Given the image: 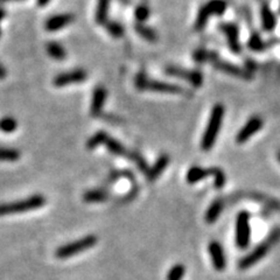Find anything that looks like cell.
Segmentation results:
<instances>
[{
    "instance_id": "obj_26",
    "label": "cell",
    "mask_w": 280,
    "mask_h": 280,
    "mask_svg": "<svg viewBox=\"0 0 280 280\" xmlns=\"http://www.w3.org/2000/svg\"><path fill=\"white\" fill-rule=\"evenodd\" d=\"M21 157V153L16 149H8V147H0V161L6 163H14Z\"/></svg>"
},
{
    "instance_id": "obj_12",
    "label": "cell",
    "mask_w": 280,
    "mask_h": 280,
    "mask_svg": "<svg viewBox=\"0 0 280 280\" xmlns=\"http://www.w3.org/2000/svg\"><path fill=\"white\" fill-rule=\"evenodd\" d=\"M108 91L103 85H98L93 91V98L90 104V113L93 117H101L105 102H107Z\"/></svg>"
},
{
    "instance_id": "obj_9",
    "label": "cell",
    "mask_w": 280,
    "mask_h": 280,
    "mask_svg": "<svg viewBox=\"0 0 280 280\" xmlns=\"http://www.w3.org/2000/svg\"><path fill=\"white\" fill-rule=\"evenodd\" d=\"M88 78V74L83 69H75L70 70L67 73H61L57 76H55V78L53 79V84L56 88H62L67 87V85L75 84V83H81L84 82Z\"/></svg>"
},
{
    "instance_id": "obj_4",
    "label": "cell",
    "mask_w": 280,
    "mask_h": 280,
    "mask_svg": "<svg viewBox=\"0 0 280 280\" xmlns=\"http://www.w3.org/2000/svg\"><path fill=\"white\" fill-rule=\"evenodd\" d=\"M96 243H97V237L95 235L85 236V237L81 238V240L72 242V243L67 244V245L58 247V249L56 250L55 256L60 259L73 257V256L78 255V253H81L82 251H85V250L95 246Z\"/></svg>"
},
{
    "instance_id": "obj_11",
    "label": "cell",
    "mask_w": 280,
    "mask_h": 280,
    "mask_svg": "<svg viewBox=\"0 0 280 280\" xmlns=\"http://www.w3.org/2000/svg\"><path fill=\"white\" fill-rule=\"evenodd\" d=\"M214 68L221 70V72L229 74V75L235 76V77L242 78V79H251L252 78V74L251 72H249L247 69H243V68L236 66L234 63H230V62L222 61L220 57L215 58V60L211 62Z\"/></svg>"
},
{
    "instance_id": "obj_30",
    "label": "cell",
    "mask_w": 280,
    "mask_h": 280,
    "mask_svg": "<svg viewBox=\"0 0 280 280\" xmlns=\"http://www.w3.org/2000/svg\"><path fill=\"white\" fill-rule=\"evenodd\" d=\"M128 157L130 158V160H132L135 165H137V167L139 168V170H141V172L145 174V175H147V173H149V167L145 161V159L141 157L139 153L134 152V151L129 152Z\"/></svg>"
},
{
    "instance_id": "obj_25",
    "label": "cell",
    "mask_w": 280,
    "mask_h": 280,
    "mask_svg": "<svg viewBox=\"0 0 280 280\" xmlns=\"http://www.w3.org/2000/svg\"><path fill=\"white\" fill-rule=\"evenodd\" d=\"M109 199V194L105 190L103 189H93L87 191V193L83 195V200L85 202H103L107 201Z\"/></svg>"
},
{
    "instance_id": "obj_22",
    "label": "cell",
    "mask_w": 280,
    "mask_h": 280,
    "mask_svg": "<svg viewBox=\"0 0 280 280\" xmlns=\"http://www.w3.org/2000/svg\"><path fill=\"white\" fill-rule=\"evenodd\" d=\"M109 7H110V0H98L95 14V20L98 25H105L108 22Z\"/></svg>"
},
{
    "instance_id": "obj_36",
    "label": "cell",
    "mask_w": 280,
    "mask_h": 280,
    "mask_svg": "<svg viewBox=\"0 0 280 280\" xmlns=\"http://www.w3.org/2000/svg\"><path fill=\"white\" fill-rule=\"evenodd\" d=\"M51 2V0H37V4L40 6V7H43V6H47Z\"/></svg>"
},
{
    "instance_id": "obj_21",
    "label": "cell",
    "mask_w": 280,
    "mask_h": 280,
    "mask_svg": "<svg viewBox=\"0 0 280 280\" xmlns=\"http://www.w3.org/2000/svg\"><path fill=\"white\" fill-rule=\"evenodd\" d=\"M134 31L137 32V34H139L143 39H145L149 42H155L158 40L157 32L154 29L146 26L145 23L141 22H135L134 23Z\"/></svg>"
},
{
    "instance_id": "obj_33",
    "label": "cell",
    "mask_w": 280,
    "mask_h": 280,
    "mask_svg": "<svg viewBox=\"0 0 280 280\" xmlns=\"http://www.w3.org/2000/svg\"><path fill=\"white\" fill-rule=\"evenodd\" d=\"M185 273H186V269L184 265L176 264V265H174L172 269L168 271L166 279L167 280H182Z\"/></svg>"
},
{
    "instance_id": "obj_20",
    "label": "cell",
    "mask_w": 280,
    "mask_h": 280,
    "mask_svg": "<svg viewBox=\"0 0 280 280\" xmlns=\"http://www.w3.org/2000/svg\"><path fill=\"white\" fill-rule=\"evenodd\" d=\"M205 6L207 7L210 16L222 17L228 8V2H226V0H209Z\"/></svg>"
},
{
    "instance_id": "obj_24",
    "label": "cell",
    "mask_w": 280,
    "mask_h": 280,
    "mask_svg": "<svg viewBox=\"0 0 280 280\" xmlns=\"http://www.w3.org/2000/svg\"><path fill=\"white\" fill-rule=\"evenodd\" d=\"M217 56H219L217 53L210 52L205 48H199L194 52L193 58L194 61L197 62V63H205V62H210L211 63Z\"/></svg>"
},
{
    "instance_id": "obj_13",
    "label": "cell",
    "mask_w": 280,
    "mask_h": 280,
    "mask_svg": "<svg viewBox=\"0 0 280 280\" xmlns=\"http://www.w3.org/2000/svg\"><path fill=\"white\" fill-rule=\"evenodd\" d=\"M75 17L72 13H62V14H56L47 19L45 22V29L48 32H57L61 31L62 28L67 27L68 25H70Z\"/></svg>"
},
{
    "instance_id": "obj_7",
    "label": "cell",
    "mask_w": 280,
    "mask_h": 280,
    "mask_svg": "<svg viewBox=\"0 0 280 280\" xmlns=\"http://www.w3.org/2000/svg\"><path fill=\"white\" fill-rule=\"evenodd\" d=\"M273 245H275V244H273L270 238L267 237L266 240H265L263 243L259 244V245L256 247L252 252H250L249 255H246L243 259H241L240 264H238L240 269L246 270V269H249V267L253 266L255 264H257L261 259H263L265 256H266V253L269 252L270 247H272Z\"/></svg>"
},
{
    "instance_id": "obj_8",
    "label": "cell",
    "mask_w": 280,
    "mask_h": 280,
    "mask_svg": "<svg viewBox=\"0 0 280 280\" xmlns=\"http://www.w3.org/2000/svg\"><path fill=\"white\" fill-rule=\"evenodd\" d=\"M219 29L226 37L230 51L235 54H240L242 47L238 40V34H240V27L237 23L234 22H221L219 25Z\"/></svg>"
},
{
    "instance_id": "obj_19",
    "label": "cell",
    "mask_w": 280,
    "mask_h": 280,
    "mask_svg": "<svg viewBox=\"0 0 280 280\" xmlns=\"http://www.w3.org/2000/svg\"><path fill=\"white\" fill-rule=\"evenodd\" d=\"M224 208V203L221 199L215 200V201L209 205L207 213H205V219L208 223H214L215 221H217V219L220 217L221 213H222Z\"/></svg>"
},
{
    "instance_id": "obj_27",
    "label": "cell",
    "mask_w": 280,
    "mask_h": 280,
    "mask_svg": "<svg viewBox=\"0 0 280 280\" xmlns=\"http://www.w3.org/2000/svg\"><path fill=\"white\" fill-rule=\"evenodd\" d=\"M105 146H107L109 152L112 153V154H114V155H129L128 149H126L125 147H124L122 144L119 143V141L113 139V138L109 137L107 143H105Z\"/></svg>"
},
{
    "instance_id": "obj_32",
    "label": "cell",
    "mask_w": 280,
    "mask_h": 280,
    "mask_svg": "<svg viewBox=\"0 0 280 280\" xmlns=\"http://www.w3.org/2000/svg\"><path fill=\"white\" fill-rule=\"evenodd\" d=\"M18 128V123L14 118L12 117H5L0 119V130L5 133H12Z\"/></svg>"
},
{
    "instance_id": "obj_2",
    "label": "cell",
    "mask_w": 280,
    "mask_h": 280,
    "mask_svg": "<svg viewBox=\"0 0 280 280\" xmlns=\"http://www.w3.org/2000/svg\"><path fill=\"white\" fill-rule=\"evenodd\" d=\"M224 112L225 109L222 104H216L211 110L210 117H209V122L207 128H205V133L202 135L201 140V149L202 151L208 152L213 149L217 139V135L220 133L221 125H222V120L224 117Z\"/></svg>"
},
{
    "instance_id": "obj_1",
    "label": "cell",
    "mask_w": 280,
    "mask_h": 280,
    "mask_svg": "<svg viewBox=\"0 0 280 280\" xmlns=\"http://www.w3.org/2000/svg\"><path fill=\"white\" fill-rule=\"evenodd\" d=\"M135 88L139 90H149V91H157V93H173V95H181L185 97H191L193 93L190 90L186 89L180 85L167 83L163 81H155L151 79L146 76L145 73H138L134 78Z\"/></svg>"
},
{
    "instance_id": "obj_28",
    "label": "cell",
    "mask_w": 280,
    "mask_h": 280,
    "mask_svg": "<svg viewBox=\"0 0 280 280\" xmlns=\"http://www.w3.org/2000/svg\"><path fill=\"white\" fill-rule=\"evenodd\" d=\"M105 29L114 39H120V37H123L124 33H125L124 26L118 21H108L105 23Z\"/></svg>"
},
{
    "instance_id": "obj_10",
    "label": "cell",
    "mask_w": 280,
    "mask_h": 280,
    "mask_svg": "<svg viewBox=\"0 0 280 280\" xmlns=\"http://www.w3.org/2000/svg\"><path fill=\"white\" fill-rule=\"evenodd\" d=\"M264 126V120L261 117L253 116L247 120L245 125L240 130L237 135H236V141L237 144L246 143L252 135H255L257 132Z\"/></svg>"
},
{
    "instance_id": "obj_31",
    "label": "cell",
    "mask_w": 280,
    "mask_h": 280,
    "mask_svg": "<svg viewBox=\"0 0 280 280\" xmlns=\"http://www.w3.org/2000/svg\"><path fill=\"white\" fill-rule=\"evenodd\" d=\"M151 16V10L146 4H140L135 7L134 10V17L137 19V22L144 23Z\"/></svg>"
},
{
    "instance_id": "obj_3",
    "label": "cell",
    "mask_w": 280,
    "mask_h": 280,
    "mask_svg": "<svg viewBox=\"0 0 280 280\" xmlns=\"http://www.w3.org/2000/svg\"><path fill=\"white\" fill-rule=\"evenodd\" d=\"M46 203V199L42 195H33L28 199L16 201L11 203H4L0 205V216H7L18 213H25V211L35 210L43 207Z\"/></svg>"
},
{
    "instance_id": "obj_6",
    "label": "cell",
    "mask_w": 280,
    "mask_h": 280,
    "mask_svg": "<svg viewBox=\"0 0 280 280\" xmlns=\"http://www.w3.org/2000/svg\"><path fill=\"white\" fill-rule=\"evenodd\" d=\"M165 73L169 76L188 81L193 87L200 88L203 84L202 73L199 70H187L178 66H168L165 68Z\"/></svg>"
},
{
    "instance_id": "obj_5",
    "label": "cell",
    "mask_w": 280,
    "mask_h": 280,
    "mask_svg": "<svg viewBox=\"0 0 280 280\" xmlns=\"http://www.w3.org/2000/svg\"><path fill=\"white\" fill-rule=\"evenodd\" d=\"M236 244L240 249H246L250 244V215L241 211L236 220Z\"/></svg>"
},
{
    "instance_id": "obj_38",
    "label": "cell",
    "mask_w": 280,
    "mask_h": 280,
    "mask_svg": "<svg viewBox=\"0 0 280 280\" xmlns=\"http://www.w3.org/2000/svg\"><path fill=\"white\" fill-rule=\"evenodd\" d=\"M119 2H122L123 5H126V6H129V5H131V0H118Z\"/></svg>"
},
{
    "instance_id": "obj_18",
    "label": "cell",
    "mask_w": 280,
    "mask_h": 280,
    "mask_svg": "<svg viewBox=\"0 0 280 280\" xmlns=\"http://www.w3.org/2000/svg\"><path fill=\"white\" fill-rule=\"evenodd\" d=\"M213 175V169H205V168H202L200 166H194L191 167L187 173V182L188 184H196V182L201 181L205 178H207L208 175Z\"/></svg>"
},
{
    "instance_id": "obj_23",
    "label": "cell",
    "mask_w": 280,
    "mask_h": 280,
    "mask_svg": "<svg viewBox=\"0 0 280 280\" xmlns=\"http://www.w3.org/2000/svg\"><path fill=\"white\" fill-rule=\"evenodd\" d=\"M46 49H47V53H48V55L56 61H62L67 57L66 49L63 48V46H62L61 43L55 42V41L49 42L48 45H47Z\"/></svg>"
},
{
    "instance_id": "obj_35",
    "label": "cell",
    "mask_w": 280,
    "mask_h": 280,
    "mask_svg": "<svg viewBox=\"0 0 280 280\" xmlns=\"http://www.w3.org/2000/svg\"><path fill=\"white\" fill-rule=\"evenodd\" d=\"M7 76V72H6L5 67L0 63V79H5Z\"/></svg>"
},
{
    "instance_id": "obj_15",
    "label": "cell",
    "mask_w": 280,
    "mask_h": 280,
    "mask_svg": "<svg viewBox=\"0 0 280 280\" xmlns=\"http://www.w3.org/2000/svg\"><path fill=\"white\" fill-rule=\"evenodd\" d=\"M261 25L265 32H272L276 28L277 25V18L276 14L271 10L269 2L265 1L261 2Z\"/></svg>"
},
{
    "instance_id": "obj_16",
    "label": "cell",
    "mask_w": 280,
    "mask_h": 280,
    "mask_svg": "<svg viewBox=\"0 0 280 280\" xmlns=\"http://www.w3.org/2000/svg\"><path fill=\"white\" fill-rule=\"evenodd\" d=\"M168 164H169V157H168L167 154H161L160 157L158 158V160L155 161L154 165L149 168V173H147L146 178L149 181H154V180H157L159 176L163 174V172L165 170V168L168 166Z\"/></svg>"
},
{
    "instance_id": "obj_41",
    "label": "cell",
    "mask_w": 280,
    "mask_h": 280,
    "mask_svg": "<svg viewBox=\"0 0 280 280\" xmlns=\"http://www.w3.org/2000/svg\"><path fill=\"white\" fill-rule=\"evenodd\" d=\"M259 1V4H261V2H263V1H265V0H258Z\"/></svg>"
},
{
    "instance_id": "obj_14",
    "label": "cell",
    "mask_w": 280,
    "mask_h": 280,
    "mask_svg": "<svg viewBox=\"0 0 280 280\" xmlns=\"http://www.w3.org/2000/svg\"><path fill=\"white\" fill-rule=\"evenodd\" d=\"M209 253H210L211 261L214 267L217 271H223L226 267V258L224 250L219 242H210L208 246Z\"/></svg>"
},
{
    "instance_id": "obj_37",
    "label": "cell",
    "mask_w": 280,
    "mask_h": 280,
    "mask_svg": "<svg viewBox=\"0 0 280 280\" xmlns=\"http://www.w3.org/2000/svg\"><path fill=\"white\" fill-rule=\"evenodd\" d=\"M5 16H6L5 10H4V8H2V7H0V23H1L2 19H4ZM0 33H1V31H0Z\"/></svg>"
},
{
    "instance_id": "obj_17",
    "label": "cell",
    "mask_w": 280,
    "mask_h": 280,
    "mask_svg": "<svg viewBox=\"0 0 280 280\" xmlns=\"http://www.w3.org/2000/svg\"><path fill=\"white\" fill-rule=\"evenodd\" d=\"M275 42H276V40H273V41L270 40V41H267V42H265L257 32H252L251 35H250L249 41H247V48L251 49V51L253 52H263L266 48H269V47L272 46Z\"/></svg>"
},
{
    "instance_id": "obj_39",
    "label": "cell",
    "mask_w": 280,
    "mask_h": 280,
    "mask_svg": "<svg viewBox=\"0 0 280 280\" xmlns=\"http://www.w3.org/2000/svg\"><path fill=\"white\" fill-rule=\"evenodd\" d=\"M6 1H20V0H0V2H6Z\"/></svg>"
},
{
    "instance_id": "obj_34",
    "label": "cell",
    "mask_w": 280,
    "mask_h": 280,
    "mask_svg": "<svg viewBox=\"0 0 280 280\" xmlns=\"http://www.w3.org/2000/svg\"><path fill=\"white\" fill-rule=\"evenodd\" d=\"M213 176H214V185L217 189H221L224 185H225L226 179H225V174L221 168L213 167Z\"/></svg>"
},
{
    "instance_id": "obj_29",
    "label": "cell",
    "mask_w": 280,
    "mask_h": 280,
    "mask_svg": "<svg viewBox=\"0 0 280 280\" xmlns=\"http://www.w3.org/2000/svg\"><path fill=\"white\" fill-rule=\"evenodd\" d=\"M108 139H109L108 133H105V132L103 131H99L97 132L96 134H93V137L87 141V147L89 149H96V147H98L99 145H102V144L107 143Z\"/></svg>"
},
{
    "instance_id": "obj_40",
    "label": "cell",
    "mask_w": 280,
    "mask_h": 280,
    "mask_svg": "<svg viewBox=\"0 0 280 280\" xmlns=\"http://www.w3.org/2000/svg\"><path fill=\"white\" fill-rule=\"evenodd\" d=\"M278 160H279V161H280V152H279V153H278Z\"/></svg>"
}]
</instances>
